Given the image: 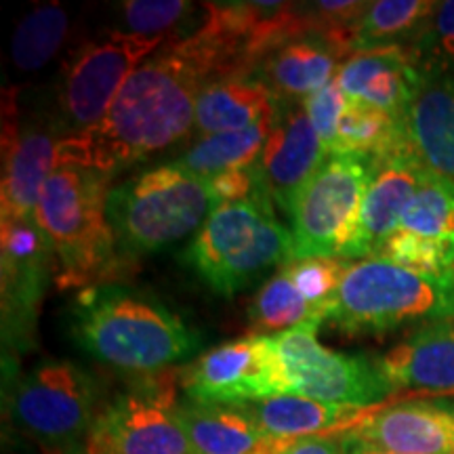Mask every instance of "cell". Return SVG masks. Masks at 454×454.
Instances as JSON below:
<instances>
[{"label":"cell","instance_id":"cell-1","mask_svg":"<svg viewBox=\"0 0 454 454\" xmlns=\"http://www.w3.org/2000/svg\"><path fill=\"white\" fill-rule=\"evenodd\" d=\"M211 82L192 38H170L133 72L95 127L57 141L55 168H93L112 177L167 150L190 133L198 95Z\"/></svg>","mask_w":454,"mask_h":454},{"label":"cell","instance_id":"cell-2","mask_svg":"<svg viewBox=\"0 0 454 454\" xmlns=\"http://www.w3.org/2000/svg\"><path fill=\"white\" fill-rule=\"evenodd\" d=\"M67 331L101 364L144 377L167 372L200 348V334L167 305L121 284L84 288L67 309Z\"/></svg>","mask_w":454,"mask_h":454},{"label":"cell","instance_id":"cell-3","mask_svg":"<svg viewBox=\"0 0 454 454\" xmlns=\"http://www.w3.org/2000/svg\"><path fill=\"white\" fill-rule=\"evenodd\" d=\"M110 179L93 168L57 167L43 187L36 221L53 247L61 288L95 286L121 261L107 219Z\"/></svg>","mask_w":454,"mask_h":454},{"label":"cell","instance_id":"cell-4","mask_svg":"<svg viewBox=\"0 0 454 454\" xmlns=\"http://www.w3.org/2000/svg\"><path fill=\"white\" fill-rule=\"evenodd\" d=\"M217 207L207 179L170 162L112 187L107 219L121 257H141L198 234Z\"/></svg>","mask_w":454,"mask_h":454},{"label":"cell","instance_id":"cell-5","mask_svg":"<svg viewBox=\"0 0 454 454\" xmlns=\"http://www.w3.org/2000/svg\"><path fill=\"white\" fill-rule=\"evenodd\" d=\"M448 317H454V271L429 276L371 257L345 271L326 320L348 334H379Z\"/></svg>","mask_w":454,"mask_h":454},{"label":"cell","instance_id":"cell-6","mask_svg":"<svg viewBox=\"0 0 454 454\" xmlns=\"http://www.w3.org/2000/svg\"><path fill=\"white\" fill-rule=\"evenodd\" d=\"M184 259L208 288L234 297L268 270L291 263L294 238L274 217L268 200L221 204L198 230Z\"/></svg>","mask_w":454,"mask_h":454},{"label":"cell","instance_id":"cell-7","mask_svg":"<svg viewBox=\"0 0 454 454\" xmlns=\"http://www.w3.org/2000/svg\"><path fill=\"white\" fill-rule=\"evenodd\" d=\"M7 404L15 427L51 452L87 442L101 412L98 381L67 360L43 362L15 379Z\"/></svg>","mask_w":454,"mask_h":454},{"label":"cell","instance_id":"cell-8","mask_svg":"<svg viewBox=\"0 0 454 454\" xmlns=\"http://www.w3.org/2000/svg\"><path fill=\"white\" fill-rule=\"evenodd\" d=\"M167 38H145L118 30L87 43L70 57L57 89V114L51 122L61 137L95 127L106 116L124 82Z\"/></svg>","mask_w":454,"mask_h":454},{"label":"cell","instance_id":"cell-9","mask_svg":"<svg viewBox=\"0 0 454 454\" xmlns=\"http://www.w3.org/2000/svg\"><path fill=\"white\" fill-rule=\"evenodd\" d=\"M372 162L360 156L328 154L294 200L291 223L294 259H345L356 236Z\"/></svg>","mask_w":454,"mask_h":454},{"label":"cell","instance_id":"cell-10","mask_svg":"<svg viewBox=\"0 0 454 454\" xmlns=\"http://www.w3.org/2000/svg\"><path fill=\"white\" fill-rule=\"evenodd\" d=\"M280 357L284 394L368 411L394 394L377 357L326 349L317 328L303 326L271 334Z\"/></svg>","mask_w":454,"mask_h":454},{"label":"cell","instance_id":"cell-11","mask_svg":"<svg viewBox=\"0 0 454 454\" xmlns=\"http://www.w3.org/2000/svg\"><path fill=\"white\" fill-rule=\"evenodd\" d=\"M173 374L150 377L101 408L87 438L89 454H194L177 419Z\"/></svg>","mask_w":454,"mask_h":454},{"label":"cell","instance_id":"cell-12","mask_svg":"<svg viewBox=\"0 0 454 454\" xmlns=\"http://www.w3.org/2000/svg\"><path fill=\"white\" fill-rule=\"evenodd\" d=\"M185 397L198 404L244 406L284 394L271 334H251L208 349L179 372Z\"/></svg>","mask_w":454,"mask_h":454},{"label":"cell","instance_id":"cell-13","mask_svg":"<svg viewBox=\"0 0 454 454\" xmlns=\"http://www.w3.org/2000/svg\"><path fill=\"white\" fill-rule=\"evenodd\" d=\"M3 253V343L4 349H30L36 316L53 268V247L34 219H7L0 230Z\"/></svg>","mask_w":454,"mask_h":454},{"label":"cell","instance_id":"cell-14","mask_svg":"<svg viewBox=\"0 0 454 454\" xmlns=\"http://www.w3.org/2000/svg\"><path fill=\"white\" fill-rule=\"evenodd\" d=\"M59 135L53 122L24 118L17 106V90L3 98V213L7 219H34L41 192L55 170Z\"/></svg>","mask_w":454,"mask_h":454},{"label":"cell","instance_id":"cell-15","mask_svg":"<svg viewBox=\"0 0 454 454\" xmlns=\"http://www.w3.org/2000/svg\"><path fill=\"white\" fill-rule=\"evenodd\" d=\"M326 156V147L317 137L303 104L288 107L278 114L263 154L254 164L261 190L271 204L291 217L294 200Z\"/></svg>","mask_w":454,"mask_h":454},{"label":"cell","instance_id":"cell-16","mask_svg":"<svg viewBox=\"0 0 454 454\" xmlns=\"http://www.w3.org/2000/svg\"><path fill=\"white\" fill-rule=\"evenodd\" d=\"M425 170L427 167L412 147L372 162V177L345 259L374 257L381 244L400 230L402 215L421 185Z\"/></svg>","mask_w":454,"mask_h":454},{"label":"cell","instance_id":"cell-17","mask_svg":"<svg viewBox=\"0 0 454 454\" xmlns=\"http://www.w3.org/2000/svg\"><path fill=\"white\" fill-rule=\"evenodd\" d=\"M349 435L400 454H454V411L442 400L404 402L366 414Z\"/></svg>","mask_w":454,"mask_h":454},{"label":"cell","instance_id":"cell-18","mask_svg":"<svg viewBox=\"0 0 454 454\" xmlns=\"http://www.w3.org/2000/svg\"><path fill=\"white\" fill-rule=\"evenodd\" d=\"M337 82L348 99L404 121L423 82V72L411 49L389 47L348 57L339 67Z\"/></svg>","mask_w":454,"mask_h":454},{"label":"cell","instance_id":"cell-19","mask_svg":"<svg viewBox=\"0 0 454 454\" xmlns=\"http://www.w3.org/2000/svg\"><path fill=\"white\" fill-rule=\"evenodd\" d=\"M395 391L454 394V317L431 322L377 357Z\"/></svg>","mask_w":454,"mask_h":454},{"label":"cell","instance_id":"cell-20","mask_svg":"<svg viewBox=\"0 0 454 454\" xmlns=\"http://www.w3.org/2000/svg\"><path fill=\"white\" fill-rule=\"evenodd\" d=\"M404 124L425 167L454 181V70L423 72Z\"/></svg>","mask_w":454,"mask_h":454},{"label":"cell","instance_id":"cell-21","mask_svg":"<svg viewBox=\"0 0 454 454\" xmlns=\"http://www.w3.org/2000/svg\"><path fill=\"white\" fill-rule=\"evenodd\" d=\"M177 419L194 454H278L291 442L270 438L242 406L184 400Z\"/></svg>","mask_w":454,"mask_h":454},{"label":"cell","instance_id":"cell-22","mask_svg":"<svg viewBox=\"0 0 454 454\" xmlns=\"http://www.w3.org/2000/svg\"><path fill=\"white\" fill-rule=\"evenodd\" d=\"M278 98L257 76H230L200 90L196 129L202 135L242 130L278 121Z\"/></svg>","mask_w":454,"mask_h":454},{"label":"cell","instance_id":"cell-23","mask_svg":"<svg viewBox=\"0 0 454 454\" xmlns=\"http://www.w3.org/2000/svg\"><path fill=\"white\" fill-rule=\"evenodd\" d=\"M340 57L326 38L308 34L265 57L257 78L274 90L278 99H308L337 78Z\"/></svg>","mask_w":454,"mask_h":454},{"label":"cell","instance_id":"cell-24","mask_svg":"<svg viewBox=\"0 0 454 454\" xmlns=\"http://www.w3.org/2000/svg\"><path fill=\"white\" fill-rule=\"evenodd\" d=\"M242 408L270 438L276 440L311 438L328 429L354 427L364 417V411L360 408L328 404L293 394L251 402Z\"/></svg>","mask_w":454,"mask_h":454},{"label":"cell","instance_id":"cell-25","mask_svg":"<svg viewBox=\"0 0 454 454\" xmlns=\"http://www.w3.org/2000/svg\"><path fill=\"white\" fill-rule=\"evenodd\" d=\"M435 4L429 0H377L368 3L349 36V57L368 51L408 47Z\"/></svg>","mask_w":454,"mask_h":454},{"label":"cell","instance_id":"cell-26","mask_svg":"<svg viewBox=\"0 0 454 454\" xmlns=\"http://www.w3.org/2000/svg\"><path fill=\"white\" fill-rule=\"evenodd\" d=\"M411 145L404 121L360 101H348L333 154L360 156L377 162Z\"/></svg>","mask_w":454,"mask_h":454},{"label":"cell","instance_id":"cell-27","mask_svg":"<svg viewBox=\"0 0 454 454\" xmlns=\"http://www.w3.org/2000/svg\"><path fill=\"white\" fill-rule=\"evenodd\" d=\"M276 122L242 130L204 135L179 158V164L202 179H213L230 170L254 167Z\"/></svg>","mask_w":454,"mask_h":454},{"label":"cell","instance_id":"cell-28","mask_svg":"<svg viewBox=\"0 0 454 454\" xmlns=\"http://www.w3.org/2000/svg\"><path fill=\"white\" fill-rule=\"evenodd\" d=\"M248 317L254 331H271L274 334L303 326L320 328L326 320L325 311L305 299L284 268L261 286L248 309Z\"/></svg>","mask_w":454,"mask_h":454},{"label":"cell","instance_id":"cell-29","mask_svg":"<svg viewBox=\"0 0 454 454\" xmlns=\"http://www.w3.org/2000/svg\"><path fill=\"white\" fill-rule=\"evenodd\" d=\"M70 32V15L59 3L36 4L21 17L11 38V64L36 72L59 53Z\"/></svg>","mask_w":454,"mask_h":454},{"label":"cell","instance_id":"cell-30","mask_svg":"<svg viewBox=\"0 0 454 454\" xmlns=\"http://www.w3.org/2000/svg\"><path fill=\"white\" fill-rule=\"evenodd\" d=\"M400 227L431 238L454 236V181L431 168L425 170Z\"/></svg>","mask_w":454,"mask_h":454},{"label":"cell","instance_id":"cell-31","mask_svg":"<svg viewBox=\"0 0 454 454\" xmlns=\"http://www.w3.org/2000/svg\"><path fill=\"white\" fill-rule=\"evenodd\" d=\"M374 257L421 274L444 276L454 271V236L431 238L400 227L381 244Z\"/></svg>","mask_w":454,"mask_h":454},{"label":"cell","instance_id":"cell-32","mask_svg":"<svg viewBox=\"0 0 454 454\" xmlns=\"http://www.w3.org/2000/svg\"><path fill=\"white\" fill-rule=\"evenodd\" d=\"M194 4L187 0H127L121 3V27L118 32L145 38H184L181 32Z\"/></svg>","mask_w":454,"mask_h":454},{"label":"cell","instance_id":"cell-33","mask_svg":"<svg viewBox=\"0 0 454 454\" xmlns=\"http://www.w3.org/2000/svg\"><path fill=\"white\" fill-rule=\"evenodd\" d=\"M408 49L421 72L454 70V0L435 4Z\"/></svg>","mask_w":454,"mask_h":454},{"label":"cell","instance_id":"cell-34","mask_svg":"<svg viewBox=\"0 0 454 454\" xmlns=\"http://www.w3.org/2000/svg\"><path fill=\"white\" fill-rule=\"evenodd\" d=\"M348 95L343 93L339 87L337 78L317 93L311 95V98L303 99L305 112H308L311 124H314L317 137L322 139L328 154H333L334 144H337L339 135V124L340 118H343L345 107H348Z\"/></svg>","mask_w":454,"mask_h":454},{"label":"cell","instance_id":"cell-35","mask_svg":"<svg viewBox=\"0 0 454 454\" xmlns=\"http://www.w3.org/2000/svg\"><path fill=\"white\" fill-rule=\"evenodd\" d=\"M278 454H343L340 438L333 435H311L291 440Z\"/></svg>","mask_w":454,"mask_h":454},{"label":"cell","instance_id":"cell-36","mask_svg":"<svg viewBox=\"0 0 454 454\" xmlns=\"http://www.w3.org/2000/svg\"><path fill=\"white\" fill-rule=\"evenodd\" d=\"M340 446H343V454H400V452L383 450V448L371 446V444H366V442L356 440L354 435L348 434V431L340 435Z\"/></svg>","mask_w":454,"mask_h":454},{"label":"cell","instance_id":"cell-37","mask_svg":"<svg viewBox=\"0 0 454 454\" xmlns=\"http://www.w3.org/2000/svg\"><path fill=\"white\" fill-rule=\"evenodd\" d=\"M49 454H89V452H87V448L78 446V448H72V450H53Z\"/></svg>","mask_w":454,"mask_h":454},{"label":"cell","instance_id":"cell-38","mask_svg":"<svg viewBox=\"0 0 454 454\" xmlns=\"http://www.w3.org/2000/svg\"><path fill=\"white\" fill-rule=\"evenodd\" d=\"M442 402H444L448 408H452V411H454V400H442Z\"/></svg>","mask_w":454,"mask_h":454}]
</instances>
